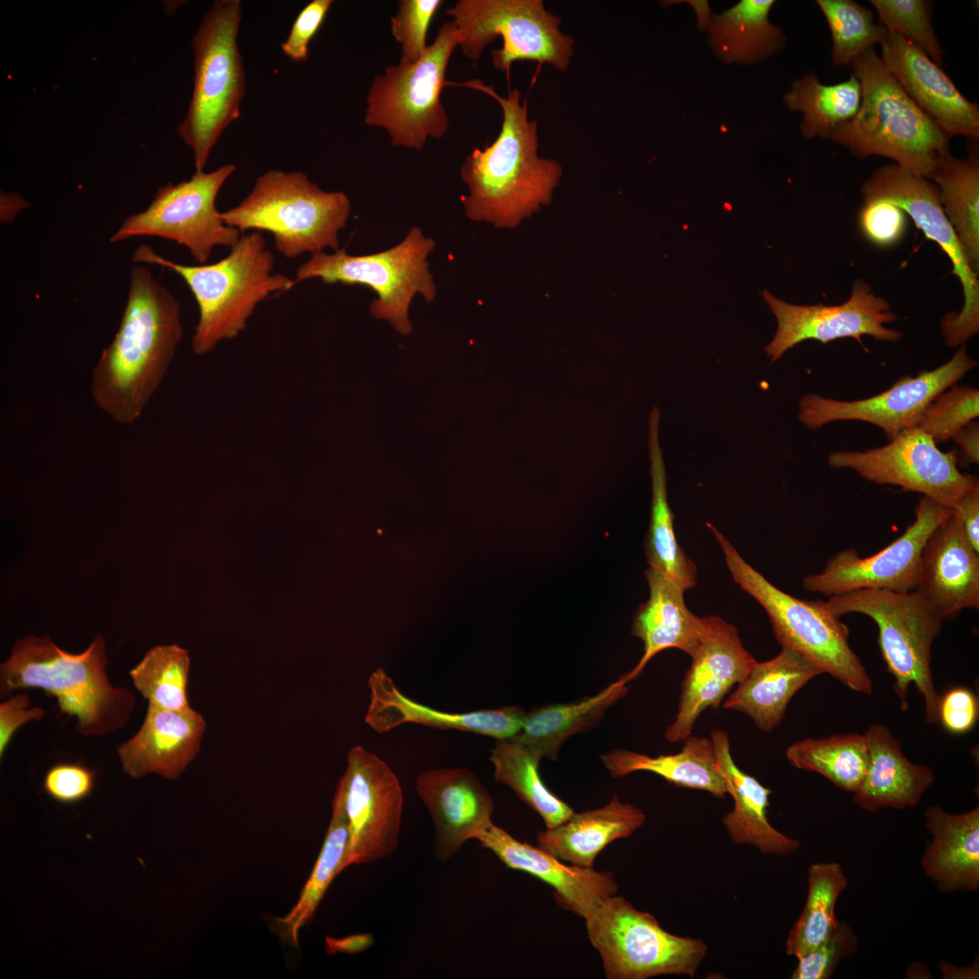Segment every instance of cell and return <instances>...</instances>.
<instances>
[{"label": "cell", "instance_id": "cell-47", "mask_svg": "<svg viewBox=\"0 0 979 979\" xmlns=\"http://www.w3.org/2000/svg\"><path fill=\"white\" fill-rule=\"evenodd\" d=\"M978 415L979 391L955 384L925 408L916 427L931 436L937 444L952 439Z\"/></svg>", "mask_w": 979, "mask_h": 979}, {"label": "cell", "instance_id": "cell-56", "mask_svg": "<svg viewBox=\"0 0 979 979\" xmlns=\"http://www.w3.org/2000/svg\"><path fill=\"white\" fill-rule=\"evenodd\" d=\"M373 943L374 938L371 933L355 934L340 938L325 936V952L326 955H358L369 949Z\"/></svg>", "mask_w": 979, "mask_h": 979}, {"label": "cell", "instance_id": "cell-24", "mask_svg": "<svg viewBox=\"0 0 979 979\" xmlns=\"http://www.w3.org/2000/svg\"><path fill=\"white\" fill-rule=\"evenodd\" d=\"M475 839L509 868L526 872L548 884L555 890L557 903L584 919L601 901L617 892L612 873L567 866L539 847L516 839L493 823Z\"/></svg>", "mask_w": 979, "mask_h": 979}, {"label": "cell", "instance_id": "cell-28", "mask_svg": "<svg viewBox=\"0 0 979 979\" xmlns=\"http://www.w3.org/2000/svg\"><path fill=\"white\" fill-rule=\"evenodd\" d=\"M645 577L649 597L636 610L631 625L632 635L644 643V653L636 665L621 676L627 683L661 651L676 648L691 656L705 627V618L695 616L686 606L685 590L675 580L650 567Z\"/></svg>", "mask_w": 979, "mask_h": 979}, {"label": "cell", "instance_id": "cell-34", "mask_svg": "<svg viewBox=\"0 0 979 979\" xmlns=\"http://www.w3.org/2000/svg\"><path fill=\"white\" fill-rule=\"evenodd\" d=\"M683 741L682 750L675 754L651 757L618 749L602 754L601 761L613 778L635 771H650L674 786L704 790L717 798H724L727 789L712 739L691 734Z\"/></svg>", "mask_w": 979, "mask_h": 979}, {"label": "cell", "instance_id": "cell-48", "mask_svg": "<svg viewBox=\"0 0 979 979\" xmlns=\"http://www.w3.org/2000/svg\"><path fill=\"white\" fill-rule=\"evenodd\" d=\"M441 4V0L399 1L390 23L392 34L401 46L400 63L412 64L425 53L428 29Z\"/></svg>", "mask_w": 979, "mask_h": 979}, {"label": "cell", "instance_id": "cell-18", "mask_svg": "<svg viewBox=\"0 0 979 979\" xmlns=\"http://www.w3.org/2000/svg\"><path fill=\"white\" fill-rule=\"evenodd\" d=\"M336 789L349 825L348 867L390 856L398 848L403 805L394 772L377 755L356 745L348 751Z\"/></svg>", "mask_w": 979, "mask_h": 979}, {"label": "cell", "instance_id": "cell-2", "mask_svg": "<svg viewBox=\"0 0 979 979\" xmlns=\"http://www.w3.org/2000/svg\"><path fill=\"white\" fill-rule=\"evenodd\" d=\"M451 84L489 94L503 114L497 139L483 150L474 149L460 168L461 179L469 189V194L461 199L465 213L474 221L513 228L550 202L562 174L561 166L539 157L538 123L528 119L527 102L518 89L503 97L492 85L478 79Z\"/></svg>", "mask_w": 979, "mask_h": 979}, {"label": "cell", "instance_id": "cell-12", "mask_svg": "<svg viewBox=\"0 0 979 979\" xmlns=\"http://www.w3.org/2000/svg\"><path fill=\"white\" fill-rule=\"evenodd\" d=\"M446 14L459 31V47L472 62L500 36L501 48L491 52L499 71L509 73L521 60L548 63L558 71L571 63L574 40L560 30L562 19L542 0H460Z\"/></svg>", "mask_w": 979, "mask_h": 979}, {"label": "cell", "instance_id": "cell-54", "mask_svg": "<svg viewBox=\"0 0 979 979\" xmlns=\"http://www.w3.org/2000/svg\"><path fill=\"white\" fill-rule=\"evenodd\" d=\"M31 699L26 693L6 698L0 703V758L17 730L26 722L41 720L45 712L43 708L29 707Z\"/></svg>", "mask_w": 979, "mask_h": 979}, {"label": "cell", "instance_id": "cell-35", "mask_svg": "<svg viewBox=\"0 0 979 979\" xmlns=\"http://www.w3.org/2000/svg\"><path fill=\"white\" fill-rule=\"evenodd\" d=\"M620 677L594 695L574 703H553L527 712L517 741L538 752L541 758L556 760L561 745L570 737L588 731L603 719L606 712L627 691Z\"/></svg>", "mask_w": 979, "mask_h": 979}, {"label": "cell", "instance_id": "cell-16", "mask_svg": "<svg viewBox=\"0 0 979 979\" xmlns=\"http://www.w3.org/2000/svg\"><path fill=\"white\" fill-rule=\"evenodd\" d=\"M957 454V450L940 451L931 436L914 427L882 447L832 452L828 462L877 484L921 493L951 509L964 494L979 488L976 477L958 470Z\"/></svg>", "mask_w": 979, "mask_h": 979}, {"label": "cell", "instance_id": "cell-33", "mask_svg": "<svg viewBox=\"0 0 979 979\" xmlns=\"http://www.w3.org/2000/svg\"><path fill=\"white\" fill-rule=\"evenodd\" d=\"M926 828L934 838L922 858L926 875L944 891L979 887V809L951 814L936 806L926 810Z\"/></svg>", "mask_w": 979, "mask_h": 979}, {"label": "cell", "instance_id": "cell-41", "mask_svg": "<svg viewBox=\"0 0 979 979\" xmlns=\"http://www.w3.org/2000/svg\"><path fill=\"white\" fill-rule=\"evenodd\" d=\"M784 101L790 111L802 112L800 130L804 136L829 139L838 128L857 114L861 87L853 74L847 81L825 85L814 74L809 73L791 83Z\"/></svg>", "mask_w": 979, "mask_h": 979}, {"label": "cell", "instance_id": "cell-6", "mask_svg": "<svg viewBox=\"0 0 979 979\" xmlns=\"http://www.w3.org/2000/svg\"><path fill=\"white\" fill-rule=\"evenodd\" d=\"M351 201L342 191H325L301 171L270 170L249 194L222 212L224 222L240 232H270L286 258L339 249L338 233L346 225Z\"/></svg>", "mask_w": 979, "mask_h": 979}, {"label": "cell", "instance_id": "cell-3", "mask_svg": "<svg viewBox=\"0 0 979 979\" xmlns=\"http://www.w3.org/2000/svg\"><path fill=\"white\" fill-rule=\"evenodd\" d=\"M103 636L97 635L79 654L61 649L48 635L17 639L0 665V696L35 688L56 698L62 712L76 718L83 736H101L121 728L135 707V697L109 680Z\"/></svg>", "mask_w": 979, "mask_h": 979}, {"label": "cell", "instance_id": "cell-36", "mask_svg": "<svg viewBox=\"0 0 979 979\" xmlns=\"http://www.w3.org/2000/svg\"><path fill=\"white\" fill-rule=\"evenodd\" d=\"M659 419L660 412L654 407L648 421L652 506L645 555L650 567L668 575L687 590L696 584L697 567L680 547L674 534V515L667 500L665 467L658 439Z\"/></svg>", "mask_w": 979, "mask_h": 979}, {"label": "cell", "instance_id": "cell-8", "mask_svg": "<svg viewBox=\"0 0 979 979\" xmlns=\"http://www.w3.org/2000/svg\"><path fill=\"white\" fill-rule=\"evenodd\" d=\"M708 527L733 581L765 609L781 647L803 654L851 690L871 694L872 681L848 644V628L827 601L802 600L779 589L748 564L714 526Z\"/></svg>", "mask_w": 979, "mask_h": 979}, {"label": "cell", "instance_id": "cell-51", "mask_svg": "<svg viewBox=\"0 0 979 979\" xmlns=\"http://www.w3.org/2000/svg\"><path fill=\"white\" fill-rule=\"evenodd\" d=\"M906 213L882 199L866 200L859 213V227L865 237L880 247L898 242L906 230Z\"/></svg>", "mask_w": 979, "mask_h": 979}, {"label": "cell", "instance_id": "cell-15", "mask_svg": "<svg viewBox=\"0 0 979 979\" xmlns=\"http://www.w3.org/2000/svg\"><path fill=\"white\" fill-rule=\"evenodd\" d=\"M861 193L864 201L882 199L899 207L947 255L962 285L964 304L959 312L944 317L941 330L947 345H964L979 331V281L945 214L938 188L925 177L891 164L875 170Z\"/></svg>", "mask_w": 979, "mask_h": 979}, {"label": "cell", "instance_id": "cell-38", "mask_svg": "<svg viewBox=\"0 0 979 979\" xmlns=\"http://www.w3.org/2000/svg\"><path fill=\"white\" fill-rule=\"evenodd\" d=\"M773 0H742L710 24V43L725 63H751L779 50L785 42L780 29L771 24Z\"/></svg>", "mask_w": 979, "mask_h": 979}, {"label": "cell", "instance_id": "cell-45", "mask_svg": "<svg viewBox=\"0 0 979 979\" xmlns=\"http://www.w3.org/2000/svg\"><path fill=\"white\" fill-rule=\"evenodd\" d=\"M817 4L830 30L831 57L837 66H850L856 58L880 44L887 32L874 22L870 10L853 0H818Z\"/></svg>", "mask_w": 979, "mask_h": 979}, {"label": "cell", "instance_id": "cell-14", "mask_svg": "<svg viewBox=\"0 0 979 979\" xmlns=\"http://www.w3.org/2000/svg\"><path fill=\"white\" fill-rule=\"evenodd\" d=\"M236 169L228 163L160 187L148 208L127 217L110 242L158 237L184 246L196 262L205 264L214 247H231L241 237L239 230L224 222L216 207L219 190Z\"/></svg>", "mask_w": 979, "mask_h": 979}, {"label": "cell", "instance_id": "cell-25", "mask_svg": "<svg viewBox=\"0 0 979 979\" xmlns=\"http://www.w3.org/2000/svg\"><path fill=\"white\" fill-rule=\"evenodd\" d=\"M368 686L370 703L364 720L378 733L412 722L506 740L520 732L527 714L517 705L468 712L438 711L404 695L383 669L372 673Z\"/></svg>", "mask_w": 979, "mask_h": 979}, {"label": "cell", "instance_id": "cell-52", "mask_svg": "<svg viewBox=\"0 0 979 979\" xmlns=\"http://www.w3.org/2000/svg\"><path fill=\"white\" fill-rule=\"evenodd\" d=\"M333 3L332 0H313L300 11L286 39L280 44L286 57L296 63L308 59L309 44Z\"/></svg>", "mask_w": 979, "mask_h": 979}, {"label": "cell", "instance_id": "cell-9", "mask_svg": "<svg viewBox=\"0 0 979 979\" xmlns=\"http://www.w3.org/2000/svg\"><path fill=\"white\" fill-rule=\"evenodd\" d=\"M827 603L838 617L858 613L876 622L882 658L895 678L901 708L907 709V691L914 683L925 703L926 722H935L940 696L932 676L931 649L944 620L936 607L917 590L858 589L830 596Z\"/></svg>", "mask_w": 979, "mask_h": 979}, {"label": "cell", "instance_id": "cell-39", "mask_svg": "<svg viewBox=\"0 0 979 979\" xmlns=\"http://www.w3.org/2000/svg\"><path fill=\"white\" fill-rule=\"evenodd\" d=\"M349 825L341 792L336 789L332 816L324 843L296 906L283 917L275 918L283 941L298 947L300 930L314 917L327 888L348 868Z\"/></svg>", "mask_w": 979, "mask_h": 979}, {"label": "cell", "instance_id": "cell-46", "mask_svg": "<svg viewBox=\"0 0 979 979\" xmlns=\"http://www.w3.org/2000/svg\"><path fill=\"white\" fill-rule=\"evenodd\" d=\"M881 24L922 49L936 64L943 49L931 24V3L924 0H871Z\"/></svg>", "mask_w": 979, "mask_h": 979}, {"label": "cell", "instance_id": "cell-11", "mask_svg": "<svg viewBox=\"0 0 979 979\" xmlns=\"http://www.w3.org/2000/svg\"><path fill=\"white\" fill-rule=\"evenodd\" d=\"M434 247L435 241L413 227L399 244L382 252L352 256L339 248L332 254L314 253L297 267L294 281L320 278L325 284L368 286L377 295L370 313L406 335L412 330L408 317L412 298L420 294L432 302L437 294L427 262Z\"/></svg>", "mask_w": 979, "mask_h": 979}, {"label": "cell", "instance_id": "cell-55", "mask_svg": "<svg viewBox=\"0 0 979 979\" xmlns=\"http://www.w3.org/2000/svg\"><path fill=\"white\" fill-rule=\"evenodd\" d=\"M971 544L979 552V488L964 494L951 508Z\"/></svg>", "mask_w": 979, "mask_h": 979}, {"label": "cell", "instance_id": "cell-7", "mask_svg": "<svg viewBox=\"0 0 979 979\" xmlns=\"http://www.w3.org/2000/svg\"><path fill=\"white\" fill-rule=\"evenodd\" d=\"M239 0L214 1L193 36L194 86L178 134L190 148L195 171H203L226 128L239 117L246 76L237 36Z\"/></svg>", "mask_w": 979, "mask_h": 979}, {"label": "cell", "instance_id": "cell-30", "mask_svg": "<svg viewBox=\"0 0 979 979\" xmlns=\"http://www.w3.org/2000/svg\"><path fill=\"white\" fill-rule=\"evenodd\" d=\"M711 739L727 793L734 803L733 809L722 819L732 842L753 846L764 854L784 856L798 850L800 848L798 840L785 836L769 822L767 807L771 790L736 765L731 754L728 733L714 729Z\"/></svg>", "mask_w": 979, "mask_h": 979}, {"label": "cell", "instance_id": "cell-21", "mask_svg": "<svg viewBox=\"0 0 979 979\" xmlns=\"http://www.w3.org/2000/svg\"><path fill=\"white\" fill-rule=\"evenodd\" d=\"M704 618L703 635L691 655L692 664L681 685L675 719L664 732L669 742L690 736L702 712L709 707H719L756 663L734 625L716 616Z\"/></svg>", "mask_w": 979, "mask_h": 979}, {"label": "cell", "instance_id": "cell-37", "mask_svg": "<svg viewBox=\"0 0 979 979\" xmlns=\"http://www.w3.org/2000/svg\"><path fill=\"white\" fill-rule=\"evenodd\" d=\"M939 188L942 206L965 253L970 267L979 272V160L975 145L965 159L949 151L939 155L927 176Z\"/></svg>", "mask_w": 979, "mask_h": 979}, {"label": "cell", "instance_id": "cell-10", "mask_svg": "<svg viewBox=\"0 0 979 979\" xmlns=\"http://www.w3.org/2000/svg\"><path fill=\"white\" fill-rule=\"evenodd\" d=\"M460 34L444 23L425 53L412 64H392L376 75L367 92L364 122L384 130L393 145L421 150L429 139H441L450 120L441 99L445 73Z\"/></svg>", "mask_w": 979, "mask_h": 979}, {"label": "cell", "instance_id": "cell-43", "mask_svg": "<svg viewBox=\"0 0 979 979\" xmlns=\"http://www.w3.org/2000/svg\"><path fill=\"white\" fill-rule=\"evenodd\" d=\"M848 882L838 863H817L809 867L806 903L788 935L787 955H804L826 940L838 922L835 906Z\"/></svg>", "mask_w": 979, "mask_h": 979}, {"label": "cell", "instance_id": "cell-22", "mask_svg": "<svg viewBox=\"0 0 979 979\" xmlns=\"http://www.w3.org/2000/svg\"><path fill=\"white\" fill-rule=\"evenodd\" d=\"M879 44L885 66L925 114L950 138L978 140V105L961 93L938 64L897 34L887 32Z\"/></svg>", "mask_w": 979, "mask_h": 979}, {"label": "cell", "instance_id": "cell-17", "mask_svg": "<svg viewBox=\"0 0 979 979\" xmlns=\"http://www.w3.org/2000/svg\"><path fill=\"white\" fill-rule=\"evenodd\" d=\"M950 513L951 509L924 496L915 509V520L897 539L868 557L853 548L838 552L821 572L803 579L804 589L829 597L858 589L915 590L924 546Z\"/></svg>", "mask_w": 979, "mask_h": 979}, {"label": "cell", "instance_id": "cell-31", "mask_svg": "<svg viewBox=\"0 0 979 979\" xmlns=\"http://www.w3.org/2000/svg\"><path fill=\"white\" fill-rule=\"evenodd\" d=\"M821 674L803 654L781 647L775 657L752 665L723 707L745 713L760 730L769 732L780 723L794 694Z\"/></svg>", "mask_w": 979, "mask_h": 979}, {"label": "cell", "instance_id": "cell-44", "mask_svg": "<svg viewBox=\"0 0 979 979\" xmlns=\"http://www.w3.org/2000/svg\"><path fill=\"white\" fill-rule=\"evenodd\" d=\"M189 652L177 645L150 648L131 671L134 687L149 704L168 710L190 709Z\"/></svg>", "mask_w": 979, "mask_h": 979}, {"label": "cell", "instance_id": "cell-13", "mask_svg": "<svg viewBox=\"0 0 979 979\" xmlns=\"http://www.w3.org/2000/svg\"><path fill=\"white\" fill-rule=\"evenodd\" d=\"M585 921L608 979L693 977L707 954L702 939L669 933L654 916L637 910L620 896L601 901Z\"/></svg>", "mask_w": 979, "mask_h": 979}, {"label": "cell", "instance_id": "cell-32", "mask_svg": "<svg viewBox=\"0 0 979 979\" xmlns=\"http://www.w3.org/2000/svg\"><path fill=\"white\" fill-rule=\"evenodd\" d=\"M645 820L644 811L615 794L606 805L581 813L537 833L538 847L572 865L593 868L597 855L611 842L631 836Z\"/></svg>", "mask_w": 979, "mask_h": 979}, {"label": "cell", "instance_id": "cell-26", "mask_svg": "<svg viewBox=\"0 0 979 979\" xmlns=\"http://www.w3.org/2000/svg\"><path fill=\"white\" fill-rule=\"evenodd\" d=\"M945 618L979 608V552L952 510L931 533L921 555L916 589Z\"/></svg>", "mask_w": 979, "mask_h": 979}, {"label": "cell", "instance_id": "cell-49", "mask_svg": "<svg viewBox=\"0 0 979 979\" xmlns=\"http://www.w3.org/2000/svg\"><path fill=\"white\" fill-rule=\"evenodd\" d=\"M858 937L845 922L838 921L833 931L819 945L804 955L797 957L798 965L792 979H826L831 976L838 964L853 955Z\"/></svg>", "mask_w": 979, "mask_h": 979}, {"label": "cell", "instance_id": "cell-23", "mask_svg": "<svg viewBox=\"0 0 979 979\" xmlns=\"http://www.w3.org/2000/svg\"><path fill=\"white\" fill-rule=\"evenodd\" d=\"M416 790L434 825L432 850L439 861L449 860L492 823L493 800L467 769L426 771L417 777Z\"/></svg>", "mask_w": 979, "mask_h": 979}, {"label": "cell", "instance_id": "cell-57", "mask_svg": "<svg viewBox=\"0 0 979 979\" xmlns=\"http://www.w3.org/2000/svg\"><path fill=\"white\" fill-rule=\"evenodd\" d=\"M958 445L963 461L966 464L979 462V427L978 423L972 422L952 438Z\"/></svg>", "mask_w": 979, "mask_h": 979}, {"label": "cell", "instance_id": "cell-19", "mask_svg": "<svg viewBox=\"0 0 979 979\" xmlns=\"http://www.w3.org/2000/svg\"><path fill=\"white\" fill-rule=\"evenodd\" d=\"M976 365L964 344L939 367L921 371L916 377H901L889 389L872 397L848 402L809 394L800 402L799 418L814 430L836 421L865 422L882 429L892 441L902 431L916 427L925 408Z\"/></svg>", "mask_w": 979, "mask_h": 979}, {"label": "cell", "instance_id": "cell-50", "mask_svg": "<svg viewBox=\"0 0 979 979\" xmlns=\"http://www.w3.org/2000/svg\"><path fill=\"white\" fill-rule=\"evenodd\" d=\"M96 775V771L81 762H58L46 771L42 789L54 801L73 805L92 793Z\"/></svg>", "mask_w": 979, "mask_h": 979}, {"label": "cell", "instance_id": "cell-40", "mask_svg": "<svg viewBox=\"0 0 979 979\" xmlns=\"http://www.w3.org/2000/svg\"><path fill=\"white\" fill-rule=\"evenodd\" d=\"M541 759L538 752L513 738L498 740L490 755L495 780L509 787L542 818L547 829H552L575 812L543 782L538 772Z\"/></svg>", "mask_w": 979, "mask_h": 979}, {"label": "cell", "instance_id": "cell-29", "mask_svg": "<svg viewBox=\"0 0 979 979\" xmlns=\"http://www.w3.org/2000/svg\"><path fill=\"white\" fill-rule=\"evenodd\" d=\"M864 736L868 762L862 783L854 792V802L871 812L918 804L935 780L933 771L907 760L899 741L886 726L871 724Z\"/></svg>", "mask_w": 979, "mask_h": 979}, {"label": "cell", "instance_id": "cell-5", "mask_svg": "<svg viewBox=\"0 0 979 979\" xmlns=\"http://www.w3.org/2000/svg\"><path fill=\"white\" fill-rule=\"evenodd\" d=\"M852 74L861 87L855 117L829 140L858 158L878 155L925 178L948 152L950 137L909 98L874 48L856 58Z\"/></svg>", "mask_w": 979, "mask_h": 979}, {"label": "cell", "instance_id": "cell-20", "mask_svg": "<svg viewBox=\"0 0 979 979\" xmlns=\"http://www.w3.org/2000/svg\"><path fill=\"white\" fill-rule=\"evenodd\" d=\"M761 294L778 322L776 334L765 347L772 363L805 340L826 344L852 337L863 344L861 337L866 334L886 342H897L903 337L901 332L884 326L897 316L887 301L875 296L862 280L853 284L849 298L838 305H797L766 290Z\"/></svg>", "mask_w": 979, "mask_h": 979}, {"label": "cell", "instance_id": "cell-4", "mask_svg": "<svg viewBox=\"0 0 979 979\" xmlns=\"http://www.w3.org/2000/svg\"><path fill=\"white\" fill-rule=\"evenodd\" d=\"M132 262L159 265L183 278L199 307L191 347L199 355L237 336L260 302L296 285L285 275L272 274L275 258L259 231L241 236L229 254L213 264L176 263L144 244L133 251Z\"/></svg>", "mask_w": 979, "mask_h": 979}, {"label": "cell", "instance_id": "cell-53", "mask_svg": "<svg viewBox=\"0 0 979 979\" xmlns=\"http://www.w3.org/2000/svg\"><path fill=\"white\" fill-rule=\"evenodd\" d=\"M978 715V699L966 688H952L939 699L937 721L950 733L968 732L976 724Z\"/></svg>", "mask_w": 979, "mask_h": 979}, {"label": "cell", "instance_id": "cell-1", "mask_svg": "<svg viewBox=\"0 0 979 979\" xmlns=\"http://www.w3.org/2000/svg\"><path fill=\"white\" fill-rule=\"evenodd\" d=\"M182 333L179 301L149 267L134 266L118 331L92 372L96 405L119 423L134 422L161 383Z\"/></svg>", "mask_w": 979, "mask_h": 979}, {"label": "cell", "instance_id": "cell-27", "mask_svg": "<svg viewBox=\"0 0 979 979\" xmlns=\"http://www.w3.org/2000/svg\"><path fill=\"white\" fill-rule=\"evenodd\" d=\"M206 727L193 708L175 711L148 704L139 731L117 749L123 771L132 779L153 773L179 778L198 755Z\"/></svg>", "mask_w": 979, "mask_h": 979}, {"label": "cell", "instance_id": "cell-42", "mask_svg": "<svg viewBox=\"0 0 979 979\" xmlns=\"http://www.w3.org/2000/svg\"><path fill=\"white\" fill-rule=\"evenodd\" d=\"M786 757L793 767L818 772L854 793L866 774L868 751L864 734H836L798 741L787 748Z\"/></svg>", "mask_w": 979, "mask_h": 979}]
</instances>
